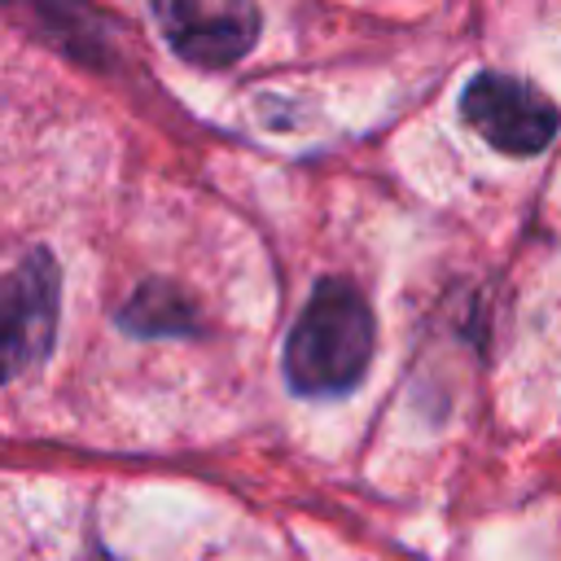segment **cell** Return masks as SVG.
Wrapping results in <instances>:
<instances>
[{"mask_svg": "<svg viewBox=\"0 0 561 561\" xmlns=\"http://www.w3.org/2000/svg\"><path fill=\"white\" fill-rule=\"evenodd\" d=\"M373 359V311L351 280L324 276L285 337V377L307 399L346 394Z\"/></svg>", "mask_w": 561, "mask_h": 561, "instance_id": "6da1fadb", "label": "cell"}, {"mask_svg": "<svg viewBox=\"0 0 561 561\" xmlns=\"http://www.w3.org/2000/svg\"><path fill=\"white\" fill-rule=\"evenodd\" d=\"M57 337V263L31 250L0 280V386L31 368Z\"/></svg>", "mask_w": 561, "mask_h": 561, "instance_id": "7a4b0ae2", "label": "cell"}, {"mask_svg": "<svg viewBox=\"0 0 561 561\" xmlns=\"http://www.w3.org/2000/svg\"><path fill=\"white\" fill-rule=\"evenodd\" d=\"M465 118L482 140H491L500 153L513 158H530L548 149L561 123L557 105L535 83L500 70H486L465 88Z\"/></svg>", "mask_w": 561, "mask_h": 561, "instance_id": "3957f363", "label": "cell"}, {"mask_svg": "<svg viewBox=\"0 0 561 561\" xmlns=\"http://www.w3.org/2000/svg\"><path fill=\"white\" fill-rule=\"evenodd\" d=\"M153 22L193 66H232L259 35V9L241 0H167L153 4Z\"/></svg>", "mask_w": 561, "mask_h": 561, "instance_id": "277c9868", "label": "cell"}, {"mask_svg": "<svg viewBox=\"0 0 561 561\" xmlns=\"http://www.w3.org/2000/svg\"><path fill=\"white\" fill-rule=\"evenodd\" d=\"M118 324L140 333V337H171V333H188L197 324V307L171 280H149L118 311Z\"/></svg>", "mask_w": 561, "mask_h": 561, "instance_id": "5b68a950", "label": "cell"}, {"mask_svg": "<svg viewBox=\"0 0 561 561\" xmlns=\"http://www.w3.org/2000/svg\"><path fill=\"white\" fill-rule=\"evenodd\" d=\"M83 561H114V557H110V552H101V548H88V557H83Z\"/></svg>", "mask_w": 561, "mask_h": 561, "instance_id": "8992f818", "label": "cell"}]
</instances>
